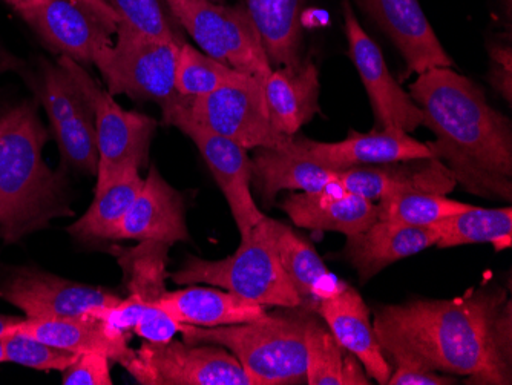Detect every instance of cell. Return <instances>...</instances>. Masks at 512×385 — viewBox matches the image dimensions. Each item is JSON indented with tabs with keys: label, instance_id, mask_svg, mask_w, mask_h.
<instances>
[{
	"label": "cell",
	"instance_id": "39",
	"mask_svg": "<svg viewBox=\"0 0 512 385\" xmlns=\"http://www.w3.org/2000/svg\"><path fill=\"white\" fill-rule=\"evenodd\" d=\"M23 65H25L23 60H20L19 57L14 56L0 45V77L4 76L5 73H11V71L22 70Z\"/></svg>",
	"mask_w": 512,
	"mask_h": 385
},
{
	"label": "cell",
	"instance_id": "31",
	"mask_svg": "<svg viewBox=\"0 0 512 385\" xmlns=\"http://www.w3.org/2000/svg\"><path fill=\"white\" fill-rule=\"evenodd\" d=\"M440 249L463 244L491 243L496 251L512 246V209L470 208L437 221Z\"/></svg>",
	"mask_w": 512,
	"mask_h": 385
},
{
	"label": "cell",
	"instance_id": "9",
	"mask_svg": "<svg viewBox=\"0 0 512 385\" xmlns=\"http://www.w3.org/2000/svg\"><path fill=\"white\" fill-rule=\"evenodd\" d=\"M123 367L143 385H253L229 350L206 343H149Z\"/></svg>",
	"mask_w": 512,
	"mask_h": 385
},
{
	"label": "cell",
	"instance_id": "35",
	"mask_svg": "<svg viewBox=\"0 0 512 385\" xmlns=\"http://www.w3.org/2000/svg\"><path fill=\"white\" fill-rule=\"evenodd\" d=\"M119 24L149 39L183 43L172 25V16L165 0H108Z\"/></svg>",
	"mask_w": 512,
	"mask_h": 385
},
{
	"label": "cell",
	"instance_id": "21",
	"mask_svg": "<svg viewBox=\"0 0 512 385\" xmlns=\"http://www.w3.org/2000/svg\"><path fill=\"white\" fill-rule=\"evenodd\" d=\"M316 313L325 321L338 343L361 361L368 378L387 385L393 369L379 344L370 309L362 300L361 293L347 286L336 297L322 301Z\"/></svg>",
	"mask_w": 512,
	"mask_h": 385
},
{
	"label": "cell",
	"instance_id": "32",
	"mask_svg": "<svg viewBox=\"0 0 512 385\" xmlns=\"http://www.w3.org/2000/svg\"><path fill=\"white\" fill-rule=\"evenodd\" d=\"M471 205L451 200L444 194L433 192H408L393 195L378 201V220L408 226H433L457 212L465 211Z\"/></svg>",
	"mask_w": 512,
	"mask_h": 385
},
{
	"label": "cell",
	"instance_id": "30",
	"mask_svg": "<svg viewBox=\"0 0 512 385\" xmlns=\"http://www.w3.org/2000/svg\"><path fill=\"white\" fill-rule=\"evenodd\" d=\"M309 385H370L361 361L338 343L329 327L312 318L307 330Z\"/></svg>",
	"mask_w": 512,
	"mask_h": 385
},
{
	"label": "cell",
	"instance_id": "16",
	"mask_svg": "<svg viewBox=\"0 0 512 385\" xmlns=\"http://www.w3.org/2000/svg\"><path fill=\"white\" fill-rule=\"evenodd\" d=\"M287 148L332 171L434 158L427 143H421L398 129H381L370 134L352 132L342 142L333 143L293 135Z\"/></svg>",
	"mask_w": 512,
	"mask_h": 385
},
{
	"label": "cell",
	"instance_id": "37",
	"mask_svg": "<svg viewBox=\"0 0 512 385\" xmlns=\"http://www.w3.org/2000/svg\"><path fill=\"white\" fill-rule=\"evenodd\" d=\"M385 355L393 359V372L387 385H453L456 379L450 375H440L427 366L421 358L405 350H388Z\"/></svg>",
	"mask_w": 512,
	"mask_h": 385
},
{
	"label": "cell",
	"instance_id": "5",
	"mask_svg": "<svg viewBox=\"0 0 512 385\" xmlns=\"http://www.w3.org/2000/svg\"><path fill=\"white\" fill-rule=\"evenodd\" d=\"M169 278L178 286L211 284L261 306L302 307L301 298L279 261L273 218L267 215L249 237L241 240L234 255L217 261L189 258Z\"/></svg>",
	"mask_w": 512,
	"mask_h": 385
},
{
	"label": "cell",
	"instance_id": "38",
	"mask_svg": "<svg viewBox=\"0 0 512 385\" xmlns=\"http://www.w3.org/2000/svg\"><path fill=\"white\" fill-rule=\"evenodd\" d=\"M111 361L105 353H82L62 372L63 385H112Z\"/></svg>",
	"mask_w": 512,
	"mask_h": 385
},
{
	"label": "cell",
	"instance_id": "44",
	"mask_svg": "<svg viewBox=\"0 0 512 385\" xmlns=\"http://www.w3.org/2000/svg\"><path fill=\"white\" fill-rule=\"evenodd\" d=\"M212 2H218V0H212Z\"/></svg>",
	"mask_w": 512,
	"mask_h": 385
},
{
	"label": "cell",
	"instance_id": "4",
	"mask_svg": "<svg viewBox=\"0 0 512 385\" xmlns=\"http://www.w3.org/2000/svg\"><path fill=\"white\" fill-rule=\"evenodd\" d=\"M267 313L253 323L197 327L180 324L186 343L217 344L240 361L253 385L302 384L307 378L309 310Z\"/></svg>",
	"mask_w": 512,
	"mask_h": 385
},
{
	"label": "cell",
	"instance_id": "6",
	"mask_svg": "<svg viewBox=\"0 0 512 385\" xmlns=\"http://www.w3.org/2000/svg\"><path fill=\"white\" fill-rule=\"evenodd\" d=\"M180 116L201 128L223 135L244 149L281 148L293 135H284L273 128L260 79L241 74L224 83L214 93L197 99L178 96L163 109V119Z\"/></svg>",
	"mask_w": 512,
	"mask_h": 385
},
{
	"label": "cell",
	"instance_id": "29",
	"mask_svg": "<svg viewBox=\"0 0 512 385\" xmlns=\"http://www.w3.org/2000/svg\"><path fill=\"white\" fill-rule=\"evenodd\" d=\"M143 181L138 168H128L112 178L96 189V198L88 211L66 231L82 241L115 240V232L142 191Z\"/></svg>",
	"mask_w": 512,
	"mask_h": 385
},
{
	"label": "cell",
	"instance_id": "28",
	"mask_svg": "<svg viewBox=\"0 0 512 385\" xmlns=\"http://www.w3.org/2000/svg\"><path fill=\"white\" fill-rule=\"evenodd\" d=\"M304 0H247V13L260 34L270 65L301 63V11Z\"/></svg>",
	"mask_w": 512,
	"mask_h": 385
},
{
	"label": "cell",
	"instance_id": "23",
	"mask_svg": "<svg viewBox=\"0 0 512 385\" xmlns=\"http://www.w3.org/2000/svg\"><path fill=\"white\" fill-rule=\"evenodd\" d=\"M16 332L79 355L105 353L112 361L120 364L128 361L134 353V350L129 349L125 332L114 329L111 324L91 313L43 320L25 318L17 326Z\"/></svg>",
	"mask_w": 512,
	"mask_h": 385
},
{
	"label": "cell",
	"instance_id": "18",
	"mask_svg": "<svg viewBox=\"0 0 512 385\" xmlns=\"http://www.w3.org/2000/svg\"><path fill=\"white\" fill-rule=\"evenodd\" d=\"M379 27L396 45L408 66V73L419 74L433 68H453L428 22L419 0H365Z\"/></svg>",
	"mask_w": 512,
	"mask_h": 385
},
{
	"label": "cell",
	"instance_id": "15",
	"mask_svg": "<svg viewBox=\"0 0 512 385\" xmlns=\"http://www.w3.org/2000/svg\"><path fill=\"white\" fill-rule=\"evenodd\" d=\"M165 123L180 129L195 143L229 203L241 240L249 237L252 229L266 215L258 209L250 191L252 160L247 149L184 117L174 116Z\"/></svg>",
	"mask_w": 512,
	"mask_h": 385
},
{
	"label": "cell",
	"instance_id": "8",
	"mask_svg": "<svg viewBox=\"0 0 512 385\" xmlns=\"http://www.w3.org/2000/svg\"><path fill=\"white\" fill-rule=\"evenodd\" d=\"M165 4L204 54L266 82L273 66L247 10L212 0H165Z\"/></svg>",
	"mask_w": 512,
	"mask_h": 385
},
{
	"label": "cell",
	"instance_id": "36",
	"mask_svg": "<svg viewBox=\"0 0 512 385\" xmlns=\"http://www.w3.org/2000/svg\"><path fill=\"white\" fill-rule=\"evenodd\" d=\"M0 339L4 344L5 362H16L42 372H65L79 356V353L50 346L16 330Z\"/></svg>",
	"mask_w": 512,
	"mask_h": 385
},
{
	"label": "cell",
	"instance_id": "12",
	"mask_svg": "<svg viewBox=\"0 0 512 385\" xmlns=\"http://www.w3.org/2000/svg\"><path fill=\"white\" fill-rule=\"evenodd\" d=\"M37 36L57 53L80 65H94V57L114 40L119 17L85 0H36L16 11Z\"/></svg>",
	"mask_w": 512,
	"mask_h": 385
},
{
	"label": "cell",
	"instance_id": "27",
	"mask_svg": "<svg viewBox=\"0 0 512 385\" xmlns=\"http://www.w3.org/2000/svg\"><path fill=\"white\" fill-rule=\"evenodd\" d=\"M287 145L260 148L253 157L252 181L264 201L275 200L281 191L319 192L339 183L338 171L310 162Z\"/></svg>",
	"mask_w": 512,
	"mask_h": 385
},
{
	"label": "cell",
	"instance_id": "1",
	"mask_svg": "<svg viewBox=\"0 0 512 385\" xmlns=\"http://www.w3.org/2000/svg\"><path fill=\"white\" fill-rule=\"evenodd\" d=\"M382 350H405L467 384H512V309L503 287L453 300L382 306L373 320Z\"/></svg>",
	"mask_w": 512,
	"mask_h": 385
},
{
	"label": "cell",
	"instance_id": "25",
	"mask_svg": "<svg viewBox=\"0 0 512 385\" xmlns=\"http://www.w3.org/2000/svg\"><path fill=\"white\" fill-rule=\"evenodd\" d=\"M155 306L165 310L177 323L197 327L234 326L253 323L267 315L266 306L244 300L235 293L206 287L168 292Z\"/></svg>",
	"mask_w": 512,
	"mask_h": 385
},
{
	"label": "cell",
	"instance_id": "17",
	"mask_svg": "<svg viewBox=\"0 0 512 385\" xmlns=\"http://www.w3.org/2000/svg\"><path fill=\"white\" fill-rule=\"evenodd\" d=\"M338 181L345 191L370 201L408 192L447 195L457 186L447 166L437 158L344 169L338 171Z\"/></svg>",
	"mask_w": 512,
	"mask_h": 385
},
{
	"label": "cell",
	"instance_id": "34",
	"mask_svg": "<svg viewBox=\"0 0 512 385\" xmlns=\"http://www.w3.org/2000/svg\"><path fill=\"white\" fill-rule=\"evenodd\" d=\"M168 244L143 241L142 246L122 257V266L129 275V295L146 303H155L166 293V260Z\"/></svg>",
	"mask_w": 512,
	"mask_h": 385
},
{
	"label": "cell",
	"instance_id": "3",
	"mask_svg": "<svg viewBox=\"0 0 512 385\" xmlns=\"http://www.w3.org/2000/svg\"><path fill=\"white\" fill-rule=\"evenodd\" d=\"M48 137L34 102L0 116V237L7 243L73 214L63 197V178L43 160Z\"/></svg>",
	"mask_w": 512,
	"mask_h": 385
},
{
	"label": "cell",
	"instance_id": "13",
	"mask_svg": "<svg viewBox=\"0 0 512 385\" xmlns=\"http://www.w3.org/2000/svg\"><path fill=\"white\" fill-rule=\"evenodd\" d=\"M0 298L25 313V318L88 315L117 306L122 298L102 287L65 280L42 270H14L0 283Z\"/></svg>",
	"mask_w": 512,
	"mask_h": 385
},
{
	"label": "cell",
	"instance_id": "14",
	"mask_svg": "<svg viewBox=\"0 0 512 385\" xmlns=\"http://www.w3.org/2000/svg\"><path fill=\"white\" fill-rule=\"evenodd\" d=\"M342 11L350 56L364 83L379 125L382 129H398L407 134L416 131L419 126L424 125L421 108L393 79L385 63L384 54L379 50L375 40L371 39L359 24L358 17L348 0H344Z\"/></svg>",
	"mask_w": 512,
	"mask_h": 385
},
{
	"label": "cell",
	"instance_id": "43",
	"mask_svg": "<svg viewBox=\"0 0 512 385\" xmlns=\"http://www.w3.org/2000/svg\"><path fill=\"white\" fill-rule=\"evenodd\" d=\"M0 362H5L4 344H2V339H0Z\"/></svg>",
	"mask_w": 512,
	"mask_h": 385
},
{
	"label": "cell",
	"instance_id": "26",
	"mask_svg": "<svg viewBox=\"0 0 512 385\" xmlns=\"http://www.w3.org/2000/svg\"><path fill=\"white\" fill-rule=\"evenodd\" d=\"M279 261L302 301L301 309L318 310L319 304L336 297L345 287L325 266L315 247L290 226L273 220Z\"/></svg>",
	"mask_w": 512,
	"mask_h": 385
},
{
	"label": "cell",
	"instance_id": "20",
	"mask_svg": "<svg viewBox=\"0 0 512 385\" xmlns=\"http://www.w3.org/2000/svg\"><path fill=\"white\" fill-rule=\"evenodd\" d=\"M283 209L298 228L339 232L345 237L364 232L378 221L375 201L345 191L339 183L319 192L290 194Z\"/></svg>",
	"mask_w": 512,
	"mask_h": 385
},
{
	"label": "cell",
	"instance_id": "24",
	"mask_svg": "<svg viewBox=\"0 0 512 385\" xmlns=\"http://www.w3.org/2000/svg\"><path fill=\"white\" fill-rule=\"evenodd\" d=\"M318 68L310 60L279 66L264 82V97L270 122L284 135H296L321 111Z\"/></svg>",
	"mask_w": 512,
	"mask_h": 385
},
{
	"label": "cell",
	"instance_id": "22",
	"mask_svg": "<svg viewBox=\"0 0 512 385\" xmlns=\"http://www.w3.org/2000/svg\"><path fill=\"white\" fill-rule=\"evenodd\" d=\"M439 231L433 226L375 221L370 228L345 241V258L358 270L361 281H368L390 264L413 257L436 246Z\"/></svg>",
	"mask_w": 512,
	"mask_h": 385
},
{
	"label": "cell",
	"instance_id": "7",
	"mask_svg": "<svg viewBox=\"0 0 512 385\" xmlns=\"http://www.w3.org/2000/svg\"><path fill=\"white\" fill-rule=\"evenodd\" d=\"M117 39L94 57L111 96L148 100L161 111L178 99L175 89L178 51L181 43L149 39L117 25Z\"/></svg>",
	"mask_w": 512,
	"mask_h": 385
},
{
	"label": "cell",
	"instance_id": "40",
	"mask_svg": "<svg viewBox=\"0 0 512 385\" xmlns=\"http://www.w3.org/2000/svg\"><path fill=\"white\" fill-rule=\"evenodd\" d=\"M23 320L25 318H20V316L0 315V338L14 332Z\"/></svg>",
	"mask_w": 512,
	"mask_h": 385
},
{
	"label": "cell",
	"instance_id": "19",
	"mask_svg": "<svg viewBox=\"0 0 512 385\" xmlns=\"http://www.w3.org/2000/svg\"><path fill=\"white\" fill-rule=\"evenodd\" d=\"M115 240L158 241L168 246L189 240L183 197L154 166L115 232Z\"/></svg>",
	"mask_w": 512,
	"mask_h": 385
},
{
	"label": "cell",
	"instance_id": "2",
	"mask_svg": "<svg viewBox=\"0 0 512 385\" xmlns=\"http://www.w3.org/2000/svg\"><path fill=\"white\" fill-rule=\"evenodd\" d=\"M410 96L436 135L427 143L457 185L479 197L512 200V126L473 80L451 68L417 76Z\"/></svg>",
	"mask_w": 512,
	"mask_h": 385
},
{
	"label": "cell",
	"instance_id": "42",
	"mask_svg": "<svg viewBox=\"0 0 512 385\" xmlns=\"http://www.w3.org/2000/svg\"><path fill=\"white\" fill-rule=\"evenodd\" d=\"M85 2H88V4L91 5H96V7L103 8V10H112L111 5L108 4V0H85Z\"/></svg>",
	"mask_w": 512,
	"mask_h": 385
},
{
	"label": "cell",
	"instance_id": "11",
	"mask_svg": "<svg viewBox=\"0 0 512 385\" xmlns=\"http://www.w3.org/2000/svg\"><path fill=\"white\" fill-rule=\"evenodd\" d=\"M60 59L79 80L96 116L99 148L96 189L128 168H143L148 162L149 146L158 123L145 114L123 109L108 91L97 86L80 63L65 56Z\"/></svg>",
	"mask_w": 512,
	"mask_h": 385
},
{
	"label": "cell",
	"instance_id": "10",
	"mask_svg": "<svg viewBox=\"0 0 512 385\" xmlns=\"http://www.w3.org/2000/svg\"><path fill=\"white\" fill-rule=\"evenodd\" d=\"M36 93L50 119L63 163L97 175L99 148L94 109L79 80L62 59L57 65L42 66Z\"/></svg>",
	"mask_w": 512,
	"mask_h": 385
},
{
	"label": "cell",
	"instance_id": "41",
	"mask_svg": "<svg viewBox=\"0 0 512 385\" xmlns=\"http://www.w3.org/2000/svg\"><path fill=\"white\" fill-rule=\"evenodd\" d=\"M14 11L19 10V8L27 7V5L33 4L36 0H5Z\"/></svg>",
	"mask_w": 512,
	"mask_h": 385
},
{
	"label": "cell",
	"instance_id": "33",
	"mask_svg": "<svg viewBox=\"0 0 512 385\" xmlns=\"http://www.w3.org/2000/svg\"><path fill=\"white\" fill-rule=\"evenodd\" d=\"M243 73L212 59L198 51L189 43L183 42L178 51L177 70H175V89L178 96L197 99L214 93L215 89L230 80L238 79Z\"/></svg>",
	"mask_w": 512,
	"mask_h": 385
}]
</instances>
